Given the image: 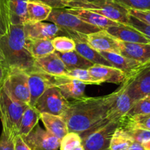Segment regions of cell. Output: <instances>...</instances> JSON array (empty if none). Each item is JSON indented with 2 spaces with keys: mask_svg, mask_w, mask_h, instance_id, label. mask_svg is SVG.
<instances>
[{
  "mask_svg": "<svg viewBox=\"0 0 150 150\" xmlns=\"http://www.w3.org/2000/svg\"><path fill=\"white\" fill-rule=\"evenodd\" d=\"M111 100L112 93L69 101V106L62 116L67 124L69 132L80 135L108 122L106 118Z\"/></svg>",
  "mask_w": 150,
  "mask_h": 150,
  "instance_id": "cell-1",
  "label": "cell"
},
{
  "mask_svg": "<svg viewBox=\"0 0 150 150\" xmlns=\"http://www.w3.org/2000/svg\"><path fill=\"white\" fill-rule=\"evenodd\" d=\"M0 49L8 69L29 72L36 69L35 58L27 46L24 25L11 24L8 33L0 38Z\"/></svg>",
  "mask_w": 150,
  "mask_h": 150,
  "instance_id": "cell-2",
  "label": "cell"
},
{
  "mask_svg": "<svg viewBox=\"0 0 150 150\" xmlns=\"http://www.w3.org/2000/svg\"><path fill=\"white\" fill-rule=\"evenodd\" d=\"M47 21L63 29L66 36L74 41H85L86 35L101 30V29L83 21L77 16L69 12L66 8H53Z\"/></svg>",
  "mask_w": 150,
  "mask_h": 150,
  "instance_id": "cell-3",
  "label": "cell"
},
{
  "mask_svg": "<svg viewBox=\"0 0 150 150\" xmlns=\"http://www.w3.org/2000/svg\"><path fill=\"white\" fill-rule=\"evenodd\" d=\"M29 105L13 99L3 88H0V119L2 132L10 138L15 139L18 135V127L21 117Z\"/></svg>",
  "mask_w": 150,
  "mask_h": 150,
  "instance_id": "cell-4",
  "label": "cell"
},
{
  "mask_svg": "<svg viewBox=\"0 0 150 150\" xmlns=\"http://www.w3.org/2000/svg\"><path fill=\"white\" fill-rule=\"evenodd\" d=\"M66 8L88 10L119 24L129 25V11L113 0H100L96 2L69 0Z\"/></svg>",
  "mask_w": 150,
  "mask_h": 150,
  "instance_id": "cell-5",
  "label": "cell"
},
{
  "mask_svg": "<svg viewBox=\"0 0 150 150\" xmlns=\"http://www.w3.org/2000/svg\"><path fill=\"white\" fill-rule=\"evenodd\" d=\"M119 121H108L80 135L85 150H110L112 137Z\"/></svg>",
  "mask_w": 150,
  "mask_h": 150,
  "instance_id": "cell-6",
  "label": "cell"
},
{
  "mask_svg": "<svg viewBox=\"0 0 150 150\" xmlns=\"http://www.w3.org/2000/svg\"><path fill=\"white\" fill-rule=\"evenodd\" d=\"M3 88L14 100L21 103L30 104V93L27 72L19 69H8L3 83Z\"/></svg>",
  "mask_w": 150,
  "mask_h": 150,
  "instance_id": "cell-7",
  "label": "cell"
},
{
  "mask_svg": "<svg viewBox=\"0 0 150 150\" xmlns=\"http://www.w3.org/2000/svg\"><path fill=\"white\" fill-rule=\"evenodd\" d=\"M69 101L65 98L60 91L55 86L49 88L36 102V109L40 113L47 112L62 116L69 106Z\"/></svg>",
  "mask_w": 150,
  "mask_h": 150,
  "instance_id": "cell-8",
  "label": "cell"
},
{
  "mask_svg": "<svg viewBox=\"0 0 150 150\" xmlns=\"http://www.w3.org/2000/svg\"><path fill=\"white\" fill-rule=\"evenodd\" d=\"M126 90L134 102L150 96V64L124 82Z\"/></svg>",
  "mask_w": 150,
  "mask_h": 150,
  "instance_id": "cell-9",
  "label": "cell"
},
{
  "mask_svg": "<svg viewBox=\"0 0 150 150\" xmlns=\"http://www.w3.org/2000/svg\"><path fill=\"white\" fill-rule=\"evenodd\" d=\"M32 150H58L60 140L38 125L27 136L22 138Z\"/></svg>",
  "mask_w": 150,
  "mask_h": 150,
  "instance_id": "cell-10",
  "label": "cell"
},
{
  "mask_svg": "<svg viewBox=\"0 0 150 150\" xmlns=\"http://www.w3.org/2000/svg\"><path fill=\"white\" fill-rule=\"evenodd\" d=\"M133 104L134 102L127 91L126 86L125 83H122L120 87L112 93V100L107 115V120L119 121L126 116Z\"/></svg>",
  "mask_w": 150,
  "mask_h": 150,
  "instance_id": "cell-11",
  "label": "cell"
},
{
  "mask_svg": "<svg viewBox=\"0 0 150 150\" xmlns=\"http://www.w3.org/2000/svg\"><path fill=\"white\" fill-rule=\"evenodd\" d=\"M30 93V106L35 107L38 99L50 87H52V75L44 73L39 69H34L27 72Z\"/></svg>",
  "mask_w": 150,
  "mask_h": 150,
  "instance_id": "cell-12",
  "label": "cell"
},
{
  "mask_svg": "<svg viewBox=\"0 0 150 150\" xmlns=\"http://www.w3.org/2000/svg\"><path fill=\"white\" fill-rule=\"evenodd\" d=\"M24 30L27 40H52L57 36L65 35L63 29L54 24L45 22H27L24 24Z\"/></svg>",
  "mask_w": 150,
  "mask_h": 150,
  "instance_id": "cell-13",
  "label": "cell"
},
{
  "mask_svg": "<svg viewBox=\"0 0 150 150\" xmlns=\"http://www.w3.org/2000/svg\"><path fill=\"white\" fill-rule=\"evenodd\" d=\"M85 42L98 52L117 54L121 52L120 41L111 35L105 30H101L86 35Z\"/></svg>",
  "mask_w": 150,
  "mask_h": 150,
  "instance_id": "cell-14",
  "label": "cell"
},
{
  "mask_svg": "<svg viewBox=\"0 0 150 150\" xmlns=\"http://www.w3.org/2000/svg\"><path fill=\"white\" fill-rule=\"evenodd\" d=\"M53 86L57 87L66 99L69 100L86 97V85L74 78L66 76H52Z\"/></svg>",
  "mask_w": 150,
  "mask_h": 150,
  "instance_id": "cell-15",
  "label": "cell"
},
{
  "mask_svg": "<svg viewBox=\"0 0 150 150\" xmlns=\"http://www.w3.org/2000/svg\"><path fill=\"white\" fill-rule=\"evenodd\" d=\"M88 71L99 85L104 83L120 85L127 78L125 72L113 66L94 64L89 68Z\"/></svg>",
  "mask_w": 150,
  "mask_h": 150,
  "instance_id": "cell-16",
  "label": "cell"
},
{
  "mask_svg": "<svg viewBox=\"0 0 150 150\" xmlns=\"http://www.w3.org/2000/svg\"><path fill=\"white\" fill-rule=\"evenodd\" d=\"M99 52L108 61H109L113 67L120 69L121 71L125 72L127 76V78L133 76L138 71L146 66L117 53L106 52Z\"/></svg>",
  "mask_w": 150,
  "mask_h": 150,
  "instance_id": "cell-17",
  "label": "cell"
},
{
  "mask_svg": "<svg viewBox=\"0 0 150 150\" xmlns=\"http://www.w3.org/2000/svg\"><path fill=\"white\" fill-rule=\"evenodd\" d=\"M35 68L52 76H66L69 69L57 53L35 59Z\"/></svg>",
  "mask_w": 150,
  "mask_h": 150,
  "instance_id": "cell-18",
  "label": "cell"
},
{
  "mask_svg": "<svg viewBox=\"0 0 150 150\" xmlns=\"http://www.w3.org/2000/svg\"><path fill=\"white\" fill-rule=\"evenodd\" d=\"M105 30L122 42L150 44V40L145 37L141 32L129 25L120 24L117 26L108 27Z\"/></svg>",
  "mask_w": 150,
  "mask_h": 150,
  "instance_id": "cell-19",
  "label": "cell"
},
{
  "mask_svg": "<svg viewBox=\"0 0 150 150\" xmlns=\"http://www.w3.org/2000/svg\"><path fill=\"white\" fill-rule=\"evenodd\" d=\"M68 11L74 15L83 20L85 22L91 24L92 26L98 27L101 30H107L108 27L117 26L120 24L119 23L109 19L99 13L84 9H77V8H68Z\"/></svg>",
  "mask_w": 150,
  "mask_h": 150,
  "instance_id": "cell-20",
  "label": "cell"
},
{
  "mask_svg": "<svg viewBox=\"0 0 150 150\" xmlns=\"http://www.w3.org/2000/svg\"><path fill=\"white\" fill-rule=\"evenodd\" d=\"M41 120L45 126L46 129L60 141L66 134L69 133L67 124L62 116L42 112L41 113Z\"/></svg>",
  "mask_w": 150,
  "mask_h": 150,
  "instance_id": "cell-21",
  "label": "cell"
},
{
  "mask_svg": "<svg viewBox=\"0 0 150 150\" xmlns=\"http://www.w3.org/2000/svg\"><path fill=\"white\" fill-rule=\"evenodd\" d=\"M40 119L41 113L39 111L36 109L35 107L29 105L21 117L18 127V135L22 138L27 136L35 127L36 125H38Z\"/></svg>",
  "mask_w": 150,
  "mask_h": 150,
  "instance_id": "cell-22",
  "label": "cell"
},
{
  "mask_svg": "<svg viewBox=\"0 0 150 150\" xmlns=\"http://www.w3.org/2000/svg\"><path fill=\"white\" fill-rule=\"evenodd\" d=\"M52 9V8L42 2L29 1L27 8V23L47 21Z\"/></svg>",
  "mask_w": 150,
  "mask_h": 150,
  "instance_id": "cell-23",
  "label": "cell"
},
{
  "mask_svg": "<svg viewBox=\"0 0 150 150\" xmlns=\"http://www.w3.org/2000/svg\"><path fill=\"white\" fill-rule=\"evenodd\" d=\"M29 0H8L11 24L24 25L27 23V8Z\"/></svg>",
  "mask_w": 150,
  "mask_h": 150,
  "instance_id": "cell-24",
  "label": "cell"
},
{
  "mask_svg": "<svg viewBox=\"0 0 150 150\" xmlns=\"http://www.w3.org/2000/svg\"><path fill=\"white\" fill-rule=\"evenodd\" d=\"M60 58L63 60L66 68L69 70L71 69H88L94 64L91 62L86 60L81 54H79L76 50L69 52H55Z\"/></svg>",
  "mask_w": 150,
  "mask_h": 150,
  "instance_id": "cell-25",
  "label": "cell"
},
{
  "mask_svg": "<svg viewBox=\"0 0 150 150\" xmlns=\"http://www.w3.org/2000/svg\"><path fill=\"white\" fill-rule=\"evenodd\" d=\"M76 42V51L81 54L83 57L91 62L93 64L104 65V66H112L109 61L106 60L102 54L96 50L88 45L85 41H77Z\"/></svg>",
  "mask_w": 150,
  "mask_h": 150,
  "instance_id": "cell-26",
  "label": "cell"
},
{
  "mask_svg": "<svg viewBox=\"0 0 150 150\" xmlns=\"http://www.w3.org/2000/svg\"><path fill=\"white\" fill-rule=\"evenodd\" d=\"M29 50L35 59L45 57L55 52L52 40H27Z\"/></svg>",
  "mask_w": 150,
  "mask_h": 150,
  "instance_id": "cell-27",
  "label": "cell"
},
{
  "mask_svg": "<svg viewBox=\"0 0 150 150\" xmlns=\"http://www.w3.org/2000/svg\"><path fill=\"white\" fill-rule=\"evenodd\" d=\"M133 141L126 131L118 127L112 135L110 145V150H128Z\"/></svg>",
  "mask_w": 150,
  "mask_h": 150,
  "instance_id": "cell-28",
  "label": "cell"
},
{
  "mask_svg": "<svg viewBox=\"0 0 150 150\" xmlns=\"http://www.w3.org/2000/svg\"><path fill=\"white\" fill-rule=\"evenodd\" d=\"M120 127H135L150 129V113L132 116H124L119 120Z\"/></svg>",
  "mask_w": 150,
  "mask_h": 150,
  "instance_id": "cell-29",
  "label": "cell"
},
{
  "mask_svg": "<svg viewBox=\"0 0 150 150\" xmlns=\"http://www.w3.org/2000/svg\"><path fill=\"white\" fill-rule=\"evenodd\" d=\"M60 150H85L79 134L69 132L60 141Z\"/></svg>",
  "mask_w": 150,
  "mask_h": 150,
  "instance_id": "cell-30",
  "label": "cell"
},
{
  "mask_svg": "<svg viewBox=\"0 0 150 150\" xmlns=\"http://www.w3.org/2000/svg\"><path fill=\"white\" fill-rule=\"evenodd\" d=\"M52 43L57 52H69L76 50V42L68 36H57L52 40Z\"/></svg>",
  "mask_w": 150,
  "mask_h": 150,
  "instance_id": "cell-31",
  "label": "cell"
},
{
  "mask_svg": "<svg viewBox=\"0 0 150 150\" xmlns=\"http://www.w3.org/2000/svg\"><path fill=\"white\" fill-rule=\"evenodd\" d=\"M121 127L126 131L127 133L135 142L143 144L150 140V129H142L135 127Z\"/></svg>",
  "mask_w": 150,
  "mask_h": 150,
  "instance_id": "cell-32",
  "label": "cell"
},
{
  "mask_svg": "<svg viewBox=\"0 0 150 150\" xmlns=\"http://www.w3.org/2000/svg\"><path fill=\"white\" fill-rule=\"evenodd\" d=\"M66 76L76 79L86 85H98L99 86L97 81L91 75L88 69H71L68 71Z\"/></svg>",
  "mask_w": 150,
  "mask_h": 150,
  "instance_id": "cell-33",
  "label": "cell"
},
{
  "mask_svg": "<svg viewBox=\"0 0 150 150\" xmlns=\"http://www.w3.org/2000/svg\"><path fill=\"white\" fill-rule=\"evenodd\" d=\"M149 113H150V96L134 102L133 105L126 116H132Z\"/></svg>",
  "mask_w": 150,
  "mask_h": 150,
  "instance_id": "cell-34",
  "label": "cell"
},
{
  "mask_svg": "<svg viewBox=\"0 0 150 150\" xmlns=\"http://www.w3.org/2000/svg\"><path fill=\"white\" fill-rule=\"evenodd\" d=\"M127 10L150 11V0H113Z\"/></svg>",
  "mask_w": 150,
  "mask_h": 150,
  "instance_id": "cell-35",
  "label": "cell"
},
{
  "mask_svg": "<svg viewBox=\"0 0 150 150\" xmlns=\"http://www.w3.org/2000/svg\"><path fill=\"white\" fill-rule=\"evenodd\" d=\"M129 26L132 27L137 30L138 31L141 32L145 37H146L149 40H150V26L145 24L143 21H140L138 18H135L132 16L129 15Z\"/></svg>",
  "mask_w": 150,
  "mask_h": 150,
  "instance_id": "cell-36",
  "label": "cell"
},
{
  "mask_svg": "<svg viewBox=\"0 0 150 150\" xmlns=\"http://www.w3.org/2000/svg\"><path fill=\"white\" fill-rule=\"evenodd\" d=\"M129 15L150 26V11H135L128 10Z\"/></svg>",
  "mask_w": 150,
  "mask_h": 150,
  "instance_id": "cell-37",
  "label": "cell"
},
{
  "mask_svg": "<svg viewBox=\"0 0 150 150\" xmlns=\"http://www.w3.org/2000/svg\"><path fill=\"white\" fill-rule=\"evenodd\" d=\"M15 139L10 138L3 132L0 136V150H14Z\"/></svg>",
  "mask_w": 150,
  "mask_h": 150,
  "instance_id": "cell-38",
  "label": "cell"
},
{
  "mask_svg": "<svg viewBox=\"0 0 150 150\" xmlns=\"http://www.w3.org/2000/svg\"><path fill=\"white\" fill-rule=\"evenodd\" d=\"M46 4L52 8H66V3L69 0H29Z\"/></svg>",
  "mask_w": 150,
  "mask_h": 150,
  "instance_id": "cell-39",
  "label": "cell"
},
{
  "mask_svg": "<svg viewBox=\"0 0 150 150\" xmlns=\"http://www.w3.org/2000/svg\"><path fill=\"white\" fill-rule=\"evenodd\" d=\"M14 150H32L30 147L28 146L24 140L23 139L22 137L20 135H17L15 138V146H14Z\"/></svg>",
  "mask_w": 150,
  "mask_h": 150,
  "instance_id": "cell-40",
  "label": "cell"
},
{
  "mask_svg": "<svg viewBox=\"0 0 150 150\" xmlns=\"http://www.w3.org/2000/svg\"><path fill=\"white\" fill-rule=\"evenodd\" d=\"M8 72V68L5 62H0V88L3 85L5 79Z\"/></svg>",
  "mask_w": 150,
  "mask_h": 150,
  "instance_id": "cell-41",
  "label": "cell"
},
{
  "mask_svg": "<svg viewBox=\"0 0 150 150\" xmlns=\"http://www.w3.org/2000/svg\"><path fill=\"white\" fill-rule=\"evenodd\" d=\"M128 150H146V149L144 148L143 144L133 141L132 144H131L130 146H129V148L128 149Z\"/></svg>",
  "mask_w": 150,
  "mask_h": 150,
  "instance_id": "cell-42",
  "label": "cell"
},
{
  "mask_svg": "<svg viewBox=\"0 0 150 150\" xmlns=\"http://www.w3.org/2000/svg\"><path fill=\"white\" fill-rule=\"evenodd\" d=\"M143 146H144V148L146 150H150V140L147 141V142L143 144Z\"/></svg>",
  "mask_w": 150,
  "mask_h": 150,
  "instance_id": "cell-43",
  "label": "cell"
},
{
  "mask_svg": "<svg viewBox=\"0 0 150 150\" xmlns=\"http://www.w3.org/2000/svg\"><path fill=\"white\" fill-rule=\"evenodd\" d=\"M0 62H5V57H4L3 54H2V52L0 49Z\"/></svg>",
  "mask_w": 150,
  "mask_h": 150,
  "instance_id": "cell-44",
  "label": "cell"
},
{
  "mask_svg": "<svg viewBox=\"0 0 150 150\" xmlns=\"http://www.w3.org/2000/svg\"><path fill=\"white\" fill-rule=\"evenodd\" d=\"M81 1H85V2H96V1H100V0H81Z\"/></svg>",
  "mask_w": 150,
  "mask_h": 150,
  "instance_id": "cell-45",
  "label": "cell"
},
{
  "mask_svg": "<svg viewBox=\"0 0 150 150\" xmlns=\"http://www.w3.org/2000/svg\"><path fill=\"white\" fill-rule=\"evenodd\" d=\"M1 37H2V36H1V34H0V38H1Z\"/></svg>",
  "mask_w": 150,
  "mask_h": 150,
  "instance_id": "cell-46",
  "label": "cell"
}]
</instances>
